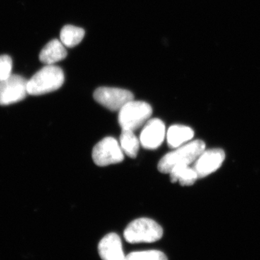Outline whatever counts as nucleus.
<instances>
[{
  "mask_svg": "<svg viewBox=\"0 0 260 260\" xmlns=\"http://www.w3.org/2000/svg\"><path fill=\"white\" fill-rule=\"evenodd\" d=\"M205 150L203 140H197L181 145L177 150L166 154L158 164L159 172L169 174L173 168L177 166L190 165Z\"/></svg>",
  "mask_w": 260,
  "mask_h": 260,
  "instance_id": "nucleus-1",
  "label": "nucleus"
},
{
  "mask_svg": "<svg viewBox=\"0 0 260 260\" xmlns=\"http://www.w3.org/2000/svg\"><path fill=\"white\" fill-rule=\"evenodd\" d=\"M64 81V73L59 67L46 65L28 80V93L40 95L55 91L61 88Z\"/></svg>",
  "mask_w": 260,
  "mask_h": 260,
  "instance_id": "nucleus-2",
  "label": "nucleus"
},
{
  "mask_svg": "<svg viewBox=\"0 0 260 260\" xmlns=\"http://www.w3.org/2000/svg\"><path fill=\"white\" fill-rule=\"evenodd\" d=\"M162 229L156 222L150 218H142L133 220L127 225L124 237L130 244L153 243L162 237Z\"/></svg>",
  "mask_w": 260,
  "mask_h": 260,
  "instance_id": "nucleus-3",
  "label": "nucleus"
},
{
  "mask_svg": "<svg viewBox=\"0 0 260 260\" xmlns=\"http://www.w3.org/2000/svg\"><path fill=\"white\" fill-rule=\"evenodd\" d=\"M152 112V107L148 103L133 99L119 110L118 120L122 129L134 132L144 125Z\"/></svg>",
  "mask_w": 260,
  "mask_h": 260,
  "instance_id": "nucleus-4",
  "label": "nucleus"
},
{
  "mask_svg": "<svg viewBox=\"0 0 260 260\" xmlns=\"http://www.w3.org/2000/svg\"><path fill=\"white\" fill-rule=\"evenodd\" d=\"M123 153L124 152L117 140L112 137H107L95 145L92 158L96 165L106 167L122 161L124 160Z\"/></svg>",
  "mask_w": 260,
  "mask_h": 260,
  "instance_id": "nucleus-5",
  "label": "nucleus"
},
{
  "mask_svg": "<svg viewBox=\"0 0 260 260\" xmlns=\"http://www.w3.org/2000/svg\"><path fill=\"white\" fill-rule=\"evenodd\" d=\"M28 93V80L18 75H11L0 82V106L23 101Z\"/></svg>",
  "mask_w": 260,
  "mask_h": 260,
  "instance_id": "nucleus-6",
  "label": "nucleus"
},
{
  "mask_svg": "<svg viewBox=\"0 0 260 260\" xmlns=\"http://www.w3.org/2000/svg\"><path fill=\"white\" fill-rule=\"evenodd\" d=\"M94 99L111 111L120 110L126 103L134 99V95L125 89L101 87L93 93Z\"/></svg>",
  "mask_w": 260,
  "mask_h": 260,
  "instance_id": "nucleus-7",
  "label": "nucleus"
},
{
  "mask_svg": "<svg viewBox=\"0 0 260 260\" xmlns=\"http://www.w3.org/2000/svg\"><path fill=\"white\" fill-rule=\"evenodd\" d=\"M225 153L222 149L205 150L197 159L194 166L198 178L207 177L215 172L225 160Z\"/></svg>",
  "mask_w": 260,
  "mask_h": 260,
  "instance_id": "nucleus-8",
  "label": "nucleus"
},
{
  "mask_svg": "<svg viewBox=\"0 0 260 260\" xmlns=\"http://www.w3.org/2000/svg\"><path fill=\"white\" fill-rule=\"evenodd\" d=\"M166 136V126L164 121L154 118L145 124L140 134V141L143 148L155 149L158 148Z\"/></svg>",
  "mask_w": 260,
  "mask_h": 260,
  "instance_id": "nucleus-9",
  "label": "nucleus"
},
{
  "mask_svg": "<svg viewBox=\"0 0 260 260\" xmlns=\"http://www.w3.org/2000/svg\"><path fill=\"white\" fill-rule=\"evenodd\" d=\"M99 252L102 260H126L120 237L115 233L103 238L99 244Z\"/></svg>",
  "mask_w": 260,
  "mask_h": 260,
  "instance_id": "nucleus-10",
  "label": "nucleus"
},
{
  "mask_svg": "<svg viewBox=\"0 0 260 260\" xmlns=\"http://www.w3.org/2000/svg\"><path fill=\"white\" fill-rule=\"evenodd\" d=\"M68 55L64 44L58 39H54L48 43L39 54V59L44 64H54L64 59Z\"/></svg>",
  "mask_w": 260,
  "mask_h": 260,
  "instance_id": "nucleus-11",
  "label": "nucleus"
},
{
  "mask_svg": "<svg viewBox=\"0 0 260 260\" xmlns=\"http://www.w3.org/2000/svg\"><path fill=\"white\" fill-rule=\"evenodd\" d=\"M194 135V131L189 126L174 124L169 128L167 133L168 145L172 148H179L192 139Z\"/></svg>",
  "mask_w": 260,
  "mask_h": 260,
  "instance_id": "nucleus-12",
  "label": "nucleus"
},
{
  "mask_svg": "<svg viewBox=\"0 0 260 260\" xmlns=\"http://www.w3.org/2000/svg\"><path fill=\"white\" fill-rule=\"evenodd\" d=\"M169 174L172 182L179 181L182 186L192 185L198 178L194 168L189 167V165L177 166L173 168Z\"/></svg>",
  "mask_w": 260,
  "mask_h": 260,
  "instance_id": "nucleus-13",
  "label": "nucleus"
},
{
  "mask_svg": "<svg viewBox=\"0 0 260 260\" xmlns=\"http://www.w3.org/2000/svg\"><path fill=\"white\" fill-rule=\"evenodd\" d=\"M85 30L74 25H65L61 29L60 41L64 47H73L78 45L83 40Z\"/></svg>",
  "mask_w": 260,
  "mask_h": 260,
  "instance_id": "nucleus-14",
  "label": "nucleus"
},
{
  "mask_svg": "<svg viewBox=\"0 0 260 260\" xmlns=\"http://www.w3.org/2000/svg\"><path fill=\"white\" fill-rule=\"evenodd\" d=\"M140 140L133 131L122 129L120 135V146L123 152L130 158H135L140 148Z\"/></svg>",
  "mask_w": 260,
  "mask_h": 260,
  "instance_id": "nucleus-15",
  "label": "nucleus"
},
{
  "mask_svg": "<svg viewBox=\"0 0 260 260\" xmlns=\"http://www.w3.org/2000/svg\"><path fill=\"white\" fill-rule=\"evenodd\" d=\"M126 260H168L167 256L158 250L135 251L126 256Z\"/></svg>",
  "mask_w": 260,
  "mask_h": 260,
  "instance_id": "nucleus-16",
  "label": "nucleus"
},
{
  "mask_svg": "<svg viewBox=\"0 0 260 260\" xmlns=\"http://www.w3.org/2000/svg\"><path fill=\"white\" fill-rule=\"evenodd\" d=\"M13 60L10 56L0 55V82L6 80L12 75Z\"/></svg>",
  "mask_w": 260,
  "mask_h": 260,
  "instance_id": "nucleus-17",
  "label": "nucleus"
}]
</instances>
